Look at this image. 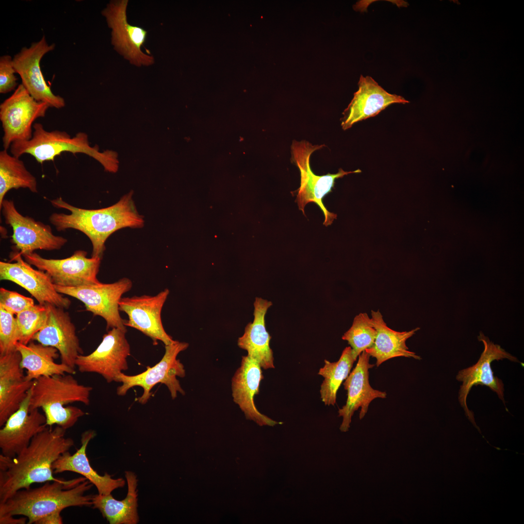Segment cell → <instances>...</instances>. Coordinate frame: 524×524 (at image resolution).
Instances as JSON below:
<instances>
[{
  "label": "cell",
  "instance_id": "35",
  "mask_svg": "<svg viewBox=\"0 0 524 524\" xmlns=\"http://www.w3.org/2000/svg\"><path fill=\"white\" fill-rule=\"evenodd\" d=\"M11 56L5 55L0 57V93L6 94L15 90L18 85L17 78Z\"/></svg>",
  "mask_w": 524,
  "mask_h": 524
},
{
  "label": "cell",
  "instance_id": "13",
  "mask_svg": "<svg viewBox=\"0 0 524 524\" xmlns=\"http://www.w3.org/2000/svg\"><path fill=\"white\" fill-rule=\"evenodd\" d=\"M0 209L5 223L12 228V241L21 255L37 249L58 250L67 242V239L53 234L49 225L22 215L13 200L4 199Z\"/></svg>",
  "mask_w": 524,
  "mask_h": 524
},
{
  "label": "cell",
  "instance_id": "7",
  "mask_svg": "<svg viewBox=\"0 0 524 524\" xmlns=\"http://www.w3.org/2000/svg\"><path fill=\"white\" fill-rule=\"evenodd\" d=\"M189 344L186 342L175 341L165 345V353L161 360L153 367L140 374L129 376L121 372L116 377L115 382L122 383L117 387V394L125 395L131 388L139 386L143 388V393L138 398V402L145 404L151 396V390L158 383L165 384L168 388L172 399H175L179 392L182 395L185 392L181 387L177 377H184L185 371L184 366L177 359L178 354L186 350Z\"/></svg>",
  "mask_w": 524,
  "mask_h": 524
},
{
  "label": "cell",
  "instance_id": "18",
  "mask_svg": "<svg viewBox=\"0 0 524 524\" xmlns=\"http://www.w3.org/2000/svg\"><path fill=\"white\" fill-rule=\"evenodd\" d=\"M44 305L48 311L47 321L32 340L55 348L59 352L61 362L75 369L77 358L83 354V351L69 313L51 304Z\"/></svg>",
  "mask_w": 524,
  "mask_h": 524
},
{
  "label": "cell",
  "instance_id": "19",
  "mask_svg": "<svg viewBox=\"0 0 524 524\" xmlns=\"http://www.w3.org/2000/svg\"><path fill=\"white\" fill-rule=\"evenodd\" d=\"M31 395V389L19 408L0 429L1 454L5 457L13 458L18 455L35 435L48 427L46 417L39 409L30 411Z\"/></svg>",
  "mask_w": 524,
  "mask_h": 524
},
{
  "label": "cell",
  "instance_id": "4",
  "mask_svg": "<svg viewBox=\"0 0 524 524\" xmlns=\"http://www.w3.org/2000/svg\"><path fill=\"white\" fill-rule=\"evenodd\" d=\"M92 390L80 384L72 374L40 377L31 388L30 411L41 409L48 426L56 425L66 430L86 414L76 406L66 405L77 402L89 405Z\"/></svg>",
  "mask_w": 524,
  "mask_h": 524
},
{
  "label": "cell",
  "instance_id": "34",
  "mask_svg": "<svg viewBox=\"0 0 524 524\" xmlns=\"http://www.w3.org/2000/svg\"><path fill=\"white\" fill-rule=\"evenodd\" d=\"M34 305L32 298L4 288H0V307L13 314L16 315Z\"/></svg>",
  "mask_w": 524,
  "mask_h": 524
},
{
  "label": "cell",
  "instance_id": "31",
  "mask_svg": "<svg viewBox=\"0 0 524 524\" xmlns=\"http://www.w3.org/2000/svg\"><path fill=\"white\" fill-rule=\"evenodd\" d=\"M377 334L371 318L367 313H360L354 317L351 327L344 333L342 339L347 341L354 358L357 359L362 352L373 345Z\"/></svg>",
  "mask_w": 524,
  "mask_h": 524
},
{
  "label": "cell",
  "instance_id": "22",
  "mask_svg": "<svg viewBox=\"0 0 524 524\" xmlns=\"http://www.w3.org/2000/svg\"><path fill=\"white\" fill-rule=\"evenodd\" d=\"M21 356L17 350L0 355V426L20 407L31 389L33 381L29 380L20 365Z\"/></svg>",
  "mask_w": 524,
  "mask_h": 524
},
{
  "label": "cell",
  "instance_id": "10",
  "mask_svg": "<svg viewBox=\"0 0 524 524\" xmlns=\"http://www.w3.org/2000/svg\"><path fill=\"white\" fill-rule=\"evenodd\" d=\"M128 0H111L101 12L112 30L111 44L131 64L137 66L152 65L154 63V57L145 53L141 49L147 40V32L128 22Z\"/></svg>",
  "mask_w": 524,
  "mask_h": 524
},
{
  "label": "cell",
  "instance_id": "29",
  "mask_svg": "<svg viewBox=\"0 0 524 524\" xmlns=\"http://www.w3.org/2000/svg\"><path fill=\"white\" fill-rule=\"evenodd\" d=\"M20 188L37 193L36 179L22 160L3 149L0 152V206L9 191Z\"/></svg>",
  "mask_w": 524,
  "mask_h": 524
},
{
  "label": "cell",
  "instance_id": "2",
  "mask_svg": "<svg viewBox=\"0 0 524 524\" xmlns=\"http://www.w3.org/2000/svg\"><path fill=\"white\" fill-rule=\"evenodd\" d=\"M132 195L130 192L115 204L95 210L78 208L60 196L51 200L50 203L54 207L69 211L70 213H54L49 220L58 231L72 229L85 234L92 243L91 257L102 259L105 242L111 235L123 228H141L144 225V217L137 210Z\"/></svg>",
  "mask_w": 524,
  "mask_h": 524
},
{
  "label": "cell",
  "instance_id": "14",
  "mask_svg": "<svg viewBox=\"0 0 524 524\" xmlns=\"http://www.w3.org/2000/svg\"><path fill=\"white\" fill-rule=\"evenodd\" d=\"M126 332L118 328L108 331L93 352L78 356L75 365L78 371L99 374L108 383L115 381L119 373L128 369L127 358L131 355V348Z\"/></svg>",
  "mask_w": 524,
  "mask_h": 524
},
{
  "label": "cell",
  "instance_id": "15",
  "mask_svg": "<svg viewBox=\"0 0 524 524\" xmlns=\"http://www.w3.org/2000/svg\"><path fill=\"white\" fill-rule=\"evenodd\" d=\"M55 44L49 45L45 36L29 48H22L13 58L16 73L20 77L21 84L36 100L48 104L49 107L60 109L65 106L64 98L55 95L48 85L40 67L43 56L53 50Z\"/></svg>",
  "mask_w": 524,
  "mask_h": 524
},
{
  "label": "cell",
  "instance_id": "11",
  "mask_svg": "<svg viewBox=\"0 0 524 524\" xmlns=\"http://www.w3.org/2000/svg\"><path fill=\"white\" fill-rule=\"evenodd\" d=\"M479 341L483 343L484 349L477 362L474 365L460 370L456 379L462 382L458 393V400L464 409L469 420L481 434L480 428L476 425L473 412L469 409L467 405V398L472 387L477 385L489 387L495 392L498 397L505 404L504 397V384L502 381L493 375L491 363L494 360H499L504 359L513 362H518V360L511 354L506 351L499 345L494 344L489 338L480 332L477 337Z\"/></svg>",
  "mask_w": 524,
  "mask_h": 524
},
{
  "label": "cell",
  "instance_id": "16",
  "mask_svg": "<svg viewBox=\"0 0 524 524\" xmlns=\"http://www.w3.org/2000/svg\"><path fill=\"white\" fill-rule=\"evenodd\" d=\"M169 294V290L165 289L155 295L122 297L119 310L128 316L125 326L134 328L149 337L154 345L158 344V341L165 345L173 343L175 340L165 331L161 319L162 308Z\"/></svg>",
  "mask_w": 524,
  "mask_h": 524
},
{
  "label": "cell",
  "instance_id": "17",
  "mask_svg": "<svg viewBox=\"0 0 524 524\" xmlns=\"http://www.w3.org/2000/svg\"><path fill=\"white\" fill-rule=\"evenodd\" d=\"M18 251L11 253L15 262H0V279L13 282L27 291L39 304L49 303L68 309L71 301L58 293L49 276L45 271L36 270L24 261Z\"/></svg>",
  "mask_w": 524,
  "mask_h": 524
},
{
  "label": "cell",
  "instance_id": "37",
  "mask_svg": "<svg viewBox=\"0 0 524 524\" xmlns=\"http://www.w3.org/2000/svg\"><path fill=\"white\" fill-rule=\"evenodd\" d=\"M14 516L4 517L0 518V524H24L28 519L26 517L16 519Z\"/></svg>",
  "mask_w": 524,
  "mask_h": 524
},
{
  "label": "cell",
  "instance_id": "24",
  "mask_svg": "<svg viewBox=\"0 0 524 524\" xmlns=\"http://www.w3.org/2000/svg\"><path fill=\"white\" fill-rule=\"evenodd\" d=\"M94 430L83 432L81 438V447L71 455L69 451L62 454L53 463L54 474L69 471L82 475L97 488L99 494H111L115 490L123 487L125 484L122 478L115 479L105 473L100 475L91 466L86 450L89 442L96 436Z\"/></svg>",
  "mask_w": 524,
  "mask_h": 524
},
{
  "label": "cell",
  "instance_id": "30",
  "mask_svg": "<svg viewBox=\"0 0 524 524\" xmlns=\"http://www.w3.org/2000/svg\"><path fill=\"white\" fill-rule=\"evenodd\" d=\"M356 360L351 347L347 346L344 349L338 361L330 362L324 360L325 365L320 369L318 374L324 378L320 393L322 401L325 405H335L337 391L349 375Z\"/></svg>",
  "mask_w": 524,
  "mask_h": 524
},
{
  "label": "cell",
  "instance_id": "20",
  "mask_svg": "<svg viewBox=\"0 0 524 524\" xmlns=\"http://www.w3.org/2000/svg\"><path fill=\"white\" fill-rule=\"evenodd\" d=\"M357 363L344 383V388L347 392L345 404L339 409V417H343L340 429L346 432L350 427L351 418L355 411L360 408V419L364 417L371 402L376 398H385V392L373 389L369 381V369L374 366L370 363V355L363 351L358 356Z\"/></svg>",
  "mask_w": 524,
  "mask_h": 524
},
{
  "label": "cell",
  "instance_id": "1",
  "mask_svg": "<svg viewBox=\"0 0 524 524\" xmlns=\"http://www.w3.org/2000/svg\"><path fill=\"white\" fill-rule=\"evenodd\" d=\"M66 432L58 426H48L16 457L0 455V503L33 484L62 479L53 476L52 464L74 445L73 440L66 437Z\"/></svg>",
  "mask_w": 524,
  "mask_h": 524
},
{
  "label": "cell",
  "instance_id": "12",
  "mask_svg": "<svg viewBox=\"0 0 524 524\" xmlns=\"http://www.w3.org/2000/svg\"><path fill=\"white\" fill-rule=\"evenodd\" d=\"M87 254L78 250L62 259H46L34 252L22 256L30 264L46 272L54 285L74 287L100 282L97 276L101 259L87 258Z\"/></svg>",
  "mask_w": 524,
  "mask_h": 524
},
{
  "label": "cell",
  "instance_id": "27",
  "mask_svg": "<svg viewBox=\"0 0 524 524\" xmlns=\"http://www.w3.org/2000/svg\"><path fill=\"white\" fill-rule=\"evenodd\" d=\"M16 350L20 353V365L26 370V377L29 380L33 381L41 377L74 375L76 373L75 369L55 361L60 355L53 347L35 343L32 340L27 344L18 342Z\"/></svg>",
  "mask_w": 524,
  "mask_h": 524
},
{
  "label": "cell",
  "instance_id": "26",
  "mask_svg": "<svg viewBox=\"0 0 524 524\" xmlns=\"http://www.w3.org/2000/svg\"><path fill=\"white\" fill-rule=\"evenodd\" d=\"M373 325L377 331L373 345L365 351L376 359L378 367L385 361L392 358L404 357L421 360L420 356L409 350L406 342L420 329L416 328L410 331H397L388 327L379 310L371 311Z\"/></svg>",
  "mask_w": 524,
  "mask_h": 524
},
{
  "label": "cell",
  "instance_id": "32",
  "mask_svg": "<svg viewBox=\"0 0 524 524\" xmlns=\"http://www.w3.org/2000/svg\"><path fill=\"white\" fill-rule=\"evenodd\" d=\"M48 311L45 305H34L16 315L19 343L27 344L45 325Z\"/></svg>",
  "mask_w": 524,
  "mask_h": 524
},
{
  "label": "cell",
  "instance_id": "6",
  "mask_svg": "<svg viewBox=\"0 0 524 524\" xmlns=\"http://www.w3.org/2000/svg\"><path fill=\"white\" fill-rule=\"evenodd\" d=\"M325 146V145H313L306 140H293L291 146V159L300 171V184L295 200L298 209L305 214L306 205L309 203H315L324 215L323 225L328 226L337 218V214L327 210L323 203V198L331 192L336 179L349 174L360 173L361 171L357 169L353 171H344L340 168L336 174L328 173L322 176L315 174L310 165L311 156L313 152Z\"/></svg>",
  "mask_w": 524,
  "mask_h": 524
},
{
  "label": "cell",
  "instance_id": "28",
  "mask_svg": "<svg viewBox=\"0 0 524 524\" xmlns=\"http://www.w3.org/2000/svg\"><path fill=\"white\" fill-rule=\"evenodd\" d=\"M128 484L126 497L122 500L114 498L111 493L93 495L92 507L98 509L110 524H136L137 512V479L132 472H125Z\"/></svg>",
  "mask_w": 524,
  "mask_h": 524
},
{
  "label": "cell",
  "instance_id": "33",
  "mask_svg": "<svg viewBox=\"0 0 524 524\" xmlns=\"http://www.w3.org/2000/svg\"><path fill=\"white\" fill-rule=\"evenodd\" d=\"M19 332L14 314L0 307V355L16 350Z\"/></svg>",
  "mask_w": 524,
  "mask_h": 524
},
{
  "label": "cell",
  "instance_id": "5",
  "mask_svg": "<svg viewBox=\"0 0 524 524\" xmlns=\"http://www.w3.org/2000/svg\"><path fill=\"white\" fill-rule=\"evenodd\" d=\"M33 130V137L30 140L12 144L10 147L12 155L19 158L24 154H28L38 163L42 164L46 161H53L63 152L74 154L81 153L96 160L107 172L115 173L118 169L116 154L110 150L101 152L98 146H91L88 135L84 132H78L71 137L65 131H47L40 123H34Z\"/></svg>",
  "mask_w": 524,
  "mask_h": 524
},
{
  "label": "cell",
  "instance_id": "36",
  "mask_svg": "<svg viewBox=\"0 0 524 524\" xmlns=\"http://www.w3.org/2000/svg\"><path fill=\"white\" fill-rule=\"evenodd\" d=\"M60 511L55 512L45 516L38 520L36 524H61L63 519Z\"/></svg>",
  "mask_w": 524,
  "mask_h": 524
},
{
  "label": "cell",
  "instance_id": "23",
  "mask_svg": "<svg viewBox=\"0 0 524 524\" xmlns=\"http://www.w3.org/2000/svg\"><path fill=\"white\" fill-rule=\"evenodd\" d=\"M263 378L258 363L248 356H243L240 367L232 378V395L234 402L244 412L246 419L258 425L274 426L282 424L262 414L257 409L254 397L259 393L261 380Z\"/></svg>",
  "mask_w": 524,
  "mask_h": 524
},
{
  "label": "cell",
  "instance_id": "9",
  "mask_svg": "<svg viewBox=\"0 0 524 524\" xmlns=\"http://www.w3.org/2000/svg\"><path fill=\"white\" fill-rule=\"evenodd\" d=\"M54 285L58 293L80 300L87 311L104 319L107 330L118 328L127 332L125 320L119 314V302L122 295L132 287L130 279L124 278L112 283L100 282L74 287Z\"/></svg>",
  "mask_w": 524,
  "mask_h": 524
},
{
  "label": "cell",
  "instance_id": "21",
  "mask_svg": "<svg viewBox=\"0 0 524 524\" xmlns=\"http://www.w3.org/2000/svg\"><path fill=\"white\" fill-rule=\"evenodd\" d=\"M358 87L343 113L341 120L344 131L359 121L377 115L391 104L409 102L401 96L388 93L369 76H360Z\"/></svg>",
  "mask_w": 524,
  "mask_h": 524
},
{
  "label": "cell",
  "instance_id": "8",
  "mask_svg": "<svg viewBox=\"0 0 524 524\" xmlns=\"http://www.w3.org/2000/svg\"><path fill=\"white\" fill-rule=\"evenodd\" d=\"M49 105L35 100L21 83L0 105L3 131L2 144L7 150L12 143L32 139L34 121L45 116Z\"/></svg>",
  "mask_w": 524,
  "mask_h": 524
},
{
  "label": "cell",
  "instance_id": "25",
  "mask_svg": "<svg viewBox=\"0 0 524 524\" xmlns=\"http://www.w3.org/2000/svg\"><path fill=\"white\" fill-rule=\"evenodd\" d=\"M272 303L261 297L254 302V320L246 326L243 335L238 340V346L247 352V355L256 361L261 368H274V357L270 347L271 336L266 330L265 316Z\"/></svg>",
  "mask_w": 524,
  "mask_h": 524
},
{
  "label": "cell",
  "instance_id": "3",
  "mask_svg": "<svg viewBox=\"0 0 524 524\" xmlns=\"http://www.w3.org/2000/svg\"><path fill=\"white\" fill-rule=\"evenodd\" d=\"M94 485L83 476L47 481L36 488L20 490L0 503V518L23 515L27 524L70 507H92L93 495L87 491Z\"/></svg>",
  "mask_w": 524,
  "mask_h": 524
}]
</instances>
